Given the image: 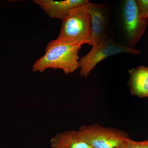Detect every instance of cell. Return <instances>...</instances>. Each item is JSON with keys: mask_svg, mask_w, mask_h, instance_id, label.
Returning <instances> with one entry per match:
<instances>
[{"mask_svg": "<svg viewBox=\"0 0 148 148\" xmlns=\"http://www.w3.org/2000/svg\"><path fill=\"white\" fill-rule=\"evenodd\" d=\"M80 45L64 43L57 39L49 42L45 53L35 62L33 72L42 73L48 69H60L64 73H73L79 69Z\"/></svg>", "mask_w": 148, "mask_h": 148, "instance_id": "obj_1", "label": "cell"}, {"mask_svg": "<svg viewBox=\"0 0 148 148\" xmlns=\"http://www.w3.org/2000/svg\"><path fill=\"white\" fill-rule=\"evenodd\" d=\"M87 5L76 7L69 11L62 20L56 39L69 44L90 45L92 28Z\"/></svg>", "mask_w": 148, "mask_h": 148, "instance_id": "obj_2", "label": "cell"}, {"mask_svg": "<svg viewBox=\"0 0 148 148\" xmlns=\"http://www.w3.org/2000/svg\"><path fill=\"white\" fill-rule=\"evenodd\" d=\"M77 131L82 140L92 148H117L130 138L123 130L96 123L83 125Z\"/></svg>", "mask_w": 148, "mask_h": 148, "instance_id": "obj_3", "label": "cell"}, {"mask_svg": "<svg viewBox=\"0 0 148 148\" xmlns=\"http://www.w3.org/2000/svg\"><path fill=\"white\" fill-rule=\"evenodd\" d=\"M141 51L121 45L108 37L101 42L92 46L90 51L79 59V74L86 78L95 66L104 59L110 56L121 53L139 55Z\"/></svg>", "mask_w": 148, "mask_h": 148, "instance_id": "obj_4", "label": "cell"}, {"mask_svg": "<svg viewBox=\"0 0 148 148\" xmlns=\"http://www.w3.org/2000/svg\"><path fill=\"white\" fill-rule=\"evenodd\" d=\"M123 27L130 47L135 46L143 37L147 25L148 19L141 17L135 0H126L122 10Z\"/></svg>", "mask_w": 148, "mask_h": 148, "instance_id": "obj_5", "label": "cell"}, {"mask_svg": "<svg viewBox=\"0 0 148 148\" xmlns=\"http://www.w3.org/2000/svg\"><path fill=\"white\" fill-rule=\"evenodd\" d=\"M87 10L91 18L92 37L90 45H95L108 38L107 34V21L103 5L89 3Z\"/></svg>", "mask_w": 148, "mask_h": 148, "instance_id": "obj_6", "label": "cell"}, {"mask_svg": "<svg viewBox=\"0 0 148 148\" xmlns=\"http://www.w3.org/2000/svg\"><path fill=\"white\" fill-rule=\"evenodd\" d=\"M88 0H34L33 2L39 6L51 18L62 20L72 9L78 6L87 4Z\"/></svg>", "mask_w": 148, "mask_h": 148, "instance_id": "obj_7", "label": "cell"}, {"mask_svg": "<svg viewBox=\"0 0 148 148\" xmlns=\"http://www.w3.org/2000/svg\"><path fill=\"white\" fill-rule=\"evenodd\" d=\"M128 84L130 93L140 98L148 97V67L144 66L128 71Z\"/></svg>", "mask_w": 148, "mask_h": 148, "instance_id": "obj_8", "label": "cell"}, {"mask_svg": "<svg viewBox=\"0 0 148 148\" xmlns=\"http://www.w3.org/2000/svg\"><path fill=\"white\" fill-rule=\"evenodd\" d=\"M50 145L51 148H92L73 130L57 133L51 139Z\"/></svg>", "mask_w": 148, "mask_h": 148, "instance_id": "obj_9", "label": "cell"}, {"mask_svg": "<svg viewBox=\"0 0 148 148\" xmlns=\"http://www.w3.org/2000/svg\"><path fill=\"white\" fill-rule=\"evenodd\" d=\"M117 148H148V139L137 141L130 138Z\"/></svg>", "mask_w": 148, "mask_h": 148, "instance_id": "obj_10", "label": "cell"}, {"mask_svg": "<svg viewBox=\"0 0 148 148\" xmlns=\"http://www.w3.org/2000/svg\"><path fill=\"white\" fill-rule=\"evenodd\" d=\"M138 10L141 17L145 19H148V0L136 1Z\"/></svg>", "mask_w": 148, "mask_h": 148, "instance_id": "obj_11", "label": "cell"}, {"mask_svg": "<svg viewBox=\"0 0 148 148\" xmlns=\"http://www.w3.org/2000/svg\"></svg>", "mask_w": 148, "mask_h": 148, "instance_id": "obj_12", "label": "cell"}]
</instances>
